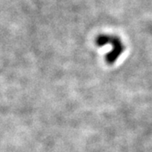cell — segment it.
Here are the masks:
<instances>
[{
  "label": "cell",
  "instance_id": "6da1fadb",
  "mask_svg": "<svg viewBox=\"0 0 152 152\" xmlns=\"http://www.w3.org/2000/svg\"><path fill=\"white\" fill-rule=\"evenodd\" d=\"M96 44L98 47H102L105 45L112 46V50L106 56V61L108 64H113L125 50L123 41L118 37L110 34L99 35L96 38Z\"/></svg>",
  "mask_w": 152,
  "mask_h": 152
}]
</instances>
